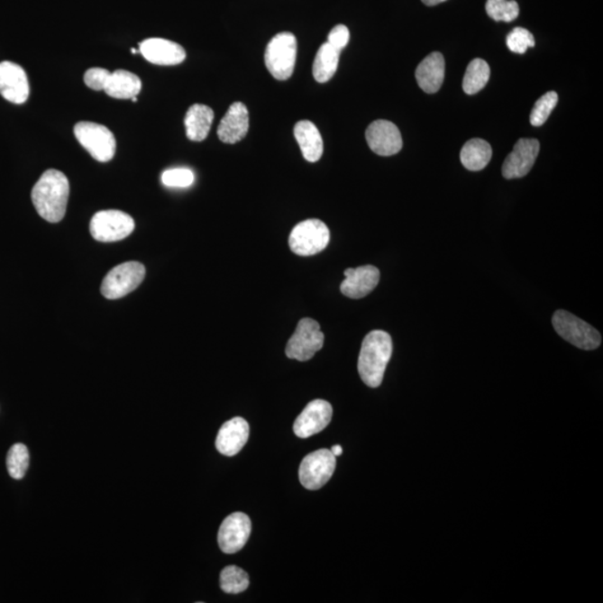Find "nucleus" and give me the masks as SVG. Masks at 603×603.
I'll list each match as a JSON object with an SVG mask.
<instances>
[{
	"mask_svg": "<svg viewBox=\"0 0 603 603\" xmlns=\"http://www.w3.org/2000/svg\"><path fill=\"white\" fill-rule=\"evenodd\" d=\"M69 196L68 177L59 170L45 171L32 190V201L40 216L50 223H59L65 216Z\"/></svg>",
	"mask_w": 603,
	"mask_h": 603,
	"instance_id": "nucleus-1",
	"label": "nucleus"
},
{
	"mask_svg": "<svg viewBox=\"0 0 603 603\" xmlns=\"http://www.w3.org/2000/svg\"><path fill=\"white\" fill-rule=\"evenodd\" d=\"M392 354V340L385 331L375 330L364 338L360 352L358 371L368 387L381 385Z\"/></svg>",
	"mask_w": 603,
	"mask_h": 603,
	"instance_id": "nucleus-2",
	"label": "nucleus"
},
{
	"mask_svg": "<svg viewBox=\"0 0 603 603\" xmlns=\"http://www.w3.org/2000/svg\"><path fill=\"white\" fill-rule=\"evenodd\" d=\"M297 41L292 32H279L270 40L265 50V65L274 78L287 81L296 68Z\"/></svg>",
	"mask_w": 603,
	"mask_h": 603,
	"instance_id": "nucleus-3",
	"label": "nucleus"
},
{
	"mask_svg": "<svg viewBox=\"0 0 603 603\" xmlns=\"http://www.w3.org/2000/svg\"><path fill=\"white\" fill-rule=\"evenodd\" d=\"M553 324L556 333L574 347L591 352L601 345L599 331L572 313L564 310L556 311L553 317Z\"/></svg>",
	"mask_w": 603,
	"mask_h": 603,
	"instance_id": "nucleus-4",
	"label": "nucleus"
},
{
	"mask_svg": "<svg viewBox=\"0 0 603 603\" xmlns=\"http://www.w3.org/2000/svg\"><path fill=\"white\" fill-rule=\"evenodd\" d=\"M330 242V231L320 219L297 224L289 235V249L298 256H313L324 251Z\"/></svg>",
	"mask_w": 603,
	"mask_h": 603,
	"instance_id": "nucleus-5",
	"label": "nucleus"
},
{
	"mask_svg": "<svg viewBox=\"0 0 603 603\" xmlns=\"http://www.w3.org/2000/svg\"><path fill=\"white\" fill-rule=\"evenodd\" d=\"M74 134L96 161L107 162L114 159L116 142L114 134L106 126L82 121L74 126Z\"/></svg>",
	"mask_w": 603,
	"mask_h": 603,
	"instance_id": "nucleus-6",
	"label": "nucleus"
},
{
	"mask_svg": "<svg viewBox=\"0 0 603 603\" xmlns=\"http://www.w3.org/2000/svg\"><path fill=\"white\" fill-rule=\"evenodd\" d=\"M144 277H146V269L138 261H128V263L115 266L103 279L102 296L109 300H118L138 288L139 285L143 282Z\"/></svg>",
	"mask_w": 603,
	"mask_h": 603,
	"instance_id": "nucleus-7",
	"label": "nucleus"
},
{
	"mask_svg": "<svg viewBox=\"0 0 603 603\" xmlns=\"http://www.w3.org/2000/svg\"><path fill=\"white\" fill-rule=\"evenodd\" d=\"M324 334L315 320L306 317L298 322L296 333L288 340L285 353L297 361H307L324 348Z\"/></svg>",
	"mask_w": 603,
	"mask_h": 603,
	"instance_id": "nucleus-8",
	"label": "nucleus"
},
{
	"mask_svg": "<svg viewBox=\"0 0 603 603\" xmlns=\"http://www.w3.org/2000/svg\"><path fill=\"white\" fill-rule=\"evenodd\" d=\"M134 221L120 210H102L93 216L91 235L97 242H114L124 240L134 231Z\"/></svg>",
	"mask_w": 603,
	"mask_h": 603,
	"instance_id": "nucleus-9",
	"label": "nucleus"
},
{
	"mask_svg": "<svg viewBox=\"0 0 603 603\" xmlns=\"http://www.w3.org/2000/svg\"><path fill=\"white\" fill-rule=\"evenodd\" d=\"M335 466V456L330 450H319L308 453L302 461L298 471L301 484L310 490L324 488L333 475Z\"/></svg>",
	"mask_w": 603,
	"mask_h": 603,
	"instance_id": "nucleus-10",
	"label": "nucleus"
},
{
	"mask_svg": "<svg viewBox=\"0 0 603 603\" xmlns=\"http://www.w3.org/2000/svg\"><path fill=\"white\" fill-rule=\"evenodd\" d=\"M251 531V523L246 514L241 512L231 514L219 527V548L226 554L237 553L246 545Z\"/></svg>",
	"mask_w": 603,
	"mask_h": 603,
	"instance_id": "nucleus-11",
	"label": "nucleus"
},
{
	"mask_svg": "<svg viewBox=\"0 0 603 603\" xmlns=\"http://www.w3.org/2000/svg\"><path fill=\"white\" fill-rule=\"evenodd\" d=\"M540 152V142L535 139H520L503 163L502 174L507 179L522 178L531 171Z\"/></svg>",
	"mask_w": 603,
	"mask_h": 603,
	"instance_id": "nucleus-12",
	"label": "nucleus"
},
{
	"mask_svg": "<svg viewBox=\"0 0 603 603\" xmlns=\"http://www.w3.org/2000/svg\"><path fill=\"white\" fill-rule=\"evenodd\" d=\"M366 139L371 151L379 156L390 157L402 149V137L397 125L387 120H377L368 126Z\"/></svg>",
	"mask_w": 603,
	"mask_h": 603,
	"instance_id": "nucleus-13",
	"label": "nucleus"
},
{
	"mask_svg": "<svg viewBox=\"0 0 603 603\" xmlns=\"http://www.w3.org/2000/svg\"><path fill=\"white\" fill-rule=\"evenodd\" d=\"M333 409L329 402L313 400L302 411L294 423V433L300 438H310L329 426Z\"/></svg>",
	"mask_w": 603,
	"mask_h": 603,
	"instance_id": "nucleus-14",
	"label": "nucleus"
},
{
	"mask_svg": "<svg viewBox=\"0 0 603 603\" xmlns=\"http://www.w3.org/2000/svg\"><path fill=\"white\" fill-rule=\"evenodd\" d=\"M0 96L15 105H23L30 96V82L25 69L16 63H0Z\"/></svg>",
	"mask_w": 603,
	"mask_h": 603,
	"instance_id": "nucleus-15",
	"label": "nucleus"
},
{
	"mask_svg": "<svg viewBox=\"0 0 603 603\" xmlns=\"http://www.w3.org/2000/svg\"><path fill=\"white\" fill-rule=\"evenodd\" d=\"M345 279L341 283V293L343 296L362 298L369 296L377 288L380 280V272L372 265L360 266L357 269H348L344 272Z\"/></svg>",
	"mask_w": 603,
	"mask_h": 603,
	"instance_id": "nucleus-16",
	"label": "nucleus"
},
{
	"mask_svg": "<svg viewBox=\"0 0 603 603\" xmlns=\"http://www.w3.org/2000/svg\"><path fill=\"white\" fill-rule=\"evenodd\" d=\"M139 53L152 64L171 67L184 62L186 50L179 44L165 39H148L139 45Z\"/></svg>",
	"mask_w": 603,
	"mask_h": 603,
	"instance_id": "nucleus-17",
	"label": "nucleus"
},
{
	"mask_svg": "<svg viewBox=\"0 0 603 603\" xmlns=\"http://www.w3.org/2000/svg\"><path fill=\"white\" fill-rule=\"evenodd\" d=\"M250 114L244 103L235 102L229 106L225 116L219 123L217 134L224 143L233 144L242 142L249 133Z\"/></svg>",
	"mask_w": 603,
	"mask_h": 603,
	"instance_id": "nucleus-18",
	"label": "nucleus"
},
{
	"mask_svg": "<svg viewBox=\"0 0 603 603\" xmlns=\"http://www.w3.org/2000/svg\"><path fill=\"white\" fill-rule=\"evenodd\" d=\"M250 437V425L244 418L228 420L219 429L216 448L224 456H235L246 445Z\"/></svg>",
	"mask_w": 603,
	"mask_h": 603,
	"instance_id": "nucleus-19",
	"label": "nucleus"
},
{
	"mask_svg": "<svg viewBox=\"0 0 603 603\" xmlns=\"http://www.w3.org/2000/svg\"><path fill=\"white\" fill-rule=\"evenodd\" d=\"M443 78H445V59L438 51L428 55L416 69L418 86L428 95H434L441 90Z\"/></svg>",
	"mask_w": 603,
	"mask_h": 603,
	"instance_id": "nucleus-20",
	"label": "nucleus"
},
{
	"mask_svg": "<svg viewBox=\"0 0 603 603\" xmlns=\"http://www.w3.org/2000/svg\"><path fill=\"white\" fill-rule=\"evenodd\" d=\"M298 146H300L303 157L308 162L319 161L324 154V139L316 125L311 121L303 120L294 126Z\"/></svg>",
	"mask_w": 603,
	"mask_h": 603,
	"instance_id": "nucleus-21",
	"label": "nucleus"
},
{
	"mask_svg": "<svg viewBox=\"0 0 603 603\" xmlns=\"http://www.w3.org/2000/svg\"><path fill=\"white\" fill-rule=\"evenodd\" d=\"M142 87V79L138 76L124 69H118L107 76L103 91L114 99L130 100L138 96Z\"/></svg>",
	"mask_w": 603,
	"mask_h": 603,
	"instance_id": "nucleus-22",
	"label": "nucleus"
},
{
	"mask_svg": "<svg viewBox=\"0 0 603 603\" xmlns=\"http://www.w3.org/2000/svg\"><path fill=\"white\" fill-rule=\"evenodd\" d=\"M214 116L212 107L204 105H191L185 118L187 137L191 142H204L212 129Z\"/></svg>",
	"mask_w": 603,
	"mask_h": 603,
	"instance_id": "nucleus-23",
	"label": "nucleus"
},
{
	"mask_svg": "<svg viewBox=\"0 0 603 603\" xmlns=\"http://www.w3.org/2000/svg\"><path fill=\"white\" fill-rule=\"evenodd\" d=\"M493 151L483 139H471L465 143L461 152L462 166L471 171L483 170L492 159Z\"/></svg>",
	"mask_w": 603,
	"mask_h": 603,
	"instance_id": "nucleus-24",
	"label": "nucleus"
},
{
	"mask_svg": "<svg viewBox=\"0 0 603 603\" xmlns=\"http://www.w3.org/2000/svg\"><path fill=\"white\" fill-rule=\"evenodd\" d=\"M341 50L329 43L321 46L313 63V77L319 83L329 82L339 67Z\"/></svg>",
	"mask_w": 603,
	"mask_h": 603,
	"instance_id": "nucleus-25",
	"label": "nucleus"
},
{
	"mask_svg": "<svg viewBox=\"0 0 603 603\" xmlns=\"http://www.w3.org/2000/svg\"><path fill=\"white\" fill-rule=\"evenodd\" d=\"M490 77L489 64L484 59L471 60L462 79V90L466 95L473 96L483 90Z\"/></svg>",
	"mask_w": 603,
	"mask_h": 603,
	"instance_id": "nucleus-26",
	"label": "nucleus"
},
{
	"mask_svg": "<svg viewBox=\"0 0 603 603\" xmlns=\"http://www.w3.org/2000/svg\"><path fill=\"white\" fill-rule=\"evenodd\" d=\"M250 586V578L244 570L236 565H229L221 573V588L224 592L237 595Z\"/></svg>",
	"mask_w": 603,
	"mask_h": 603,
	"instance_id": "nucleus-27",
	"label": "nucleus"
},
{
	"mask_svg": "<svg viewBox=\"0 0 603 603\" xmlns=\"http://www.w3.org/2000/svg\"><path fill=\"white\" fill-rule=\"evenodd\" d=\"M486 13L497 22L511 23L520 15V7L516 0H488Z\"/></svg>",
	"mask_w": 603,
	"mask_h": 603,
	"instance_id": "nucleus-28",
	"label": "nucleus"
},
{
	"mask_svg": "<svg viewBox=\"0 0 603 603\" xmlns=\"http://www.w3.org/2000/svg\"><path fill=\"white\" fill-rule=\"evenodd\" d=\"M7 470L14 480L24 478L30 466V452L23 443H16L8 452Z\"/></svg>",
	"mask_w": 603,
	"mask_h": 603,
	"instance_id": "nucleus-29",
	"label": "nucleus"
},
{
	"mask_svg": "<svg viewBox=\"0 0 603 603\" xmlns=\"http://www.w3.org/2000/svg\"><path fill=\"white\" fill-rule=\"evenodd\" d=\"M558 93L551 91L542 96L539 100L535 102L534 107L531 112L530 123L533 126L544 125L548 121L549 116L553 114L554 107L558 105Z\"/></svg>",
	"mask_w": 603,
	"mask_h": 603,
	"instance_id": "nucleus-30",
	"label": "nucleus"
},
{
	"mask_svg": "<svg viewBox=\"0 0 603 603\" xmlns=\"http://www.w3.org/2000/svg\"><path fill=\"white\" fill-rule=\"evenodd\" d=\"M507 45L513 53L525 54L535 45L534 36L525 28L516 27L507 35Z\"/></svg>",
	"mask_w": 603,
	"mask_h": 603,
	"instance_id": "nucleus-31",
	"label": "nucleus"
},
{
	"mask_svg": "<svg viewBox=\"0 0 603 603\" xmlns=\"http://www.w3.org/2000/svg\"><path fill=\"white\" fill-rule=\"evenodd\" d=\"M161 180L163 185L171 188H187L194 184L195 175L186 168H176L163 172Z\"/></svg>",
	"mask_w": 603,
	"mask_h": 603,
	"instance_id": "nucleus-32",
	"label": "nucleus"
},
{
	"mask_svg": "<svg viewBox=\"0 0 603 603\" xmlns=\"http://www.w3.org/2000/svg\"><path fill=\"white\" fill-rule=\"evenodd\" d=\"M109 74L110 72L105 69L93 68L87 69V73L84 74V82L92 90L103 91V87H105V79Z\"/></svg>",
	"mask_w": 603,
	"mask_h": 603,
	"instance_id": "nucleus-33",
	"label": "nucleus"
},
{
	"mask_svg": "<svg viewBox=\"0 0 603 603\" xmlns=\"http://www.w3.org/2000/svg\"><path fill=\"white\" fill-rule=\"evenodd\" d=\"M349 28L344 25L335 26L333 30L330 32L329 36H327V43L339 50H343L345 46L349 44Z\"/></svg>",
	"mask_w": 603,
	"mask_h": 603,
	"instance_id": "nucleus-34",
	"label": "nucleus"
},
{
	"mask_svg": "<svg viewBox=\"0 0 603 603\" xmlns=\"http://www.w3.org/2000/svg\"><path fill=\"white\" fill-rule=\"evenodd\" d=\"M422 2L426 5V6H436V5L446 2V0H422Z\"/></svg>",
	"mask_w": 603,
	"mask_h": 603,
	"instance_id": "nucleus-35",
	"label": "nucleus"
},
{
	"mask_svg": "<svg viewBox=\"0 0 603 603\" xmlns=\"http://www.w3.org/2000/svg\"><path fill=\"white\" fill-rule=\"evenodd\" d=\"M330 451L332 452V453H333L335 457L343 455V447L339 445L332 447Z\"/></svg>",
	"mask_w": 603,
	"mask_h": 603,
	"instance_id": "nucleus-36",
	"label": "nucleus"
},
{
	"mask_svg": "<svg viewBox=\"0 0 603 603\" xmlns=\"http://www.w3.org/2000/svg\"><path fill=\"white\" fill-rule=\"evenodd\" d=\"M131 53H132V54L139 53V50H137L135 49H131Z\"/></svg>",
	"mask_w": 603,
	"mask_h": 603,
	"instance_id": "nucleus-37",
	"label": "nucleus"
},
{
	"mask_svg": "<svg viewBox=\"0 0 603 603\" xmlns=\"http://www.w3.org/2000/svg\"><path fill=\"white\" fill-rule=\"evenodd\" d=\"M131 100H132L133 102H137L138 99H137V96H135V97H133V99H131Z\"/></svg>",
	"mask_w": 603,
	"mask_h": 603,
	"instance_id": "nucleus-38",
	"label": "nucleus"
}]
</instances>
